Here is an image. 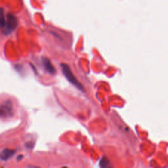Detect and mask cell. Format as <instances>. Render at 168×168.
<instances>
[{"mask_svg":"<svg viewBox=\"0 0 168 168\" xmlns=\"http://www.w3.org/2000/svg\"><path fill=\"white\" fill-rule=\"evenodd\" d=\"M61 67H62V70H63V74L64 75V76L67 78V80H69L71 84L75 85V86L78 87L79 89H80V90H83L84 87H82L81 84L77 80L76 77L74 76V75L73 74L72 72L70 69L69 66L66 65V64H62Z\"/></svg>","mask_w":168,"mask_h":168,"instance_id":"6da1fadb","label":"cell"},{"mask_svg":"<svg viewBox=\"0 0 168 168\" xmlns=\"http://www.w3.org/2000/svg\"><path fill=\"white\" fill-rule=\"evenodd\" d=\"M18 25V20L17 17L11 13L7 15L5 19V34H8L16 29Z\"/></svg>","mask_w":168,"mask_h":168,"instance_id":"7a4b0ae2","label":"cell"},{"mask_svg":"<svg viewBox=\"0 0 168 168\" xmlns=\"http://www.w3.org/2000/svg\"><path fill=\"white\" fill-rule=\"evenodd\" d=\"M13 111L12 105L9 101L5 102L4 104L0 105V116L6 117L10 116Z\"/></svg>","mask_w":168,"mask_h":168,"instance_id":"3957f363","label":"cell"},{"mask_svg":"<svg viewBox=\"0 0 168 168\" xmlns=\"http://www.w3.org/2000/svg\"><path fill=\"white\" fill-rule=\"evenodd\" d=\"M15 151L13 149H9V148H5L0 152V158H1L3 161H6L9 160L10 158L15 154Z\"/></svg>","mask_w":168,"mask_h":168,"instance_id":"277c9868","label":"cell"},{"mask_svg":"<svg viewBox=\"0 0 168 168\" xmlns=\"http://www.w3.org/2000/svg\"><path fill=\"white\" fill-rule=\"evenodd\" d=\"M42 62L45 70H47L49 74H54L56 72V70L55 69V67L53 66L49 59H48L47 58H44L42 59Z\"/></svg>","mask_w":168,"mask_h":168,"instance_id":"5b68a950","label":"cell"},{"mask_svg":"<svg viewBox=\"0 0 168 168\" xmlns=\"http://www.w3.org/2000/svg\"><path fill=\"white\" fill-rule=\"evenodd\" d=\"M5 26V17L4 15V10L0 8V28H4Z\"/></svg>","mask_w":168,"mask_h":168,"instance_id":"8992f818","label":"cell"},{"mask_svg":"<svg viewBox=\"0 0 168 168\" xmlns=\"http://www.w3.org/2000/svg\"><path fill=\"white\" fill-rule=\"evenodd\" d=\"M100 164H101V166L102 167H106L108 164V160L105 158H102L101 161V162H100Z\"/></svg>","mask_w":168,"mask_h":168,"instance_id":"52a82bcc","label":"cell"}]
</instances>
